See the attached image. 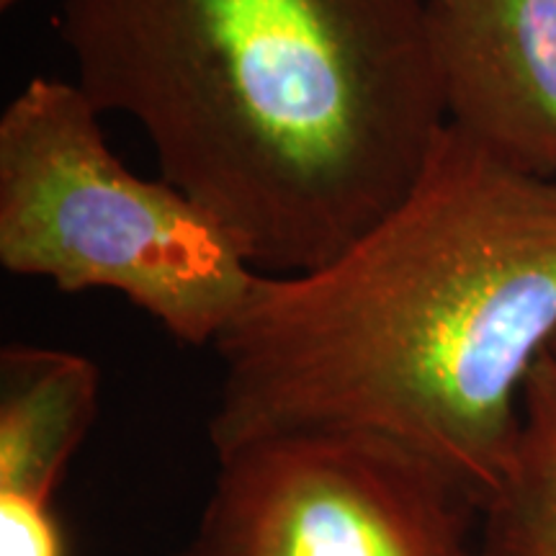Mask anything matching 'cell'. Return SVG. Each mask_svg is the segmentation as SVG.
Returning a JSON list of instances; mask_svg holds the SVG:
<instances>
[{
	"mask_svg": "<svg viewBox=\"0 0 556 556\" xmlns=\"http://www.w3.org/2000/svg\"><path fill=\"white\" fill-rule=\"evenodd\" d=\"M101 402V371L62 348L0 351V495L52 505Z\"/></svg>",
	"mask_w": 556,
	"mask_h": 556,
	"instance_id": "6",
	"label": "cell"
},
{
	"mask_svg": "<svg viewBox=\"0 0 556 556\" xmlns=\"http://www.w3.org/2000/svg\"><path fill=\"white\" fill-rule=\"evenodd\" d=\"M548 353H552V358L556 361V336H554V340H552V345H548Z\"/></svg>",
	"mask_w": 556,
	"mask_h": 556,
	"instance_id": "10",
	"label": "cell"
},
{
	"mask_svg": "<svg viewBox=\"0 0 556 556\" xmlns=\"http://www.w3.org/2000/svg\"><path fill=\"white\" fill-rule=\"evenodd\" d=\"M21 3H26V0H0V11H13V9H18Z\"/></svg>",
	"mask_w": 556,
	"mask_h": 556,
	"instance_id": "9",
	"label": "cell"
},
{
	"mask_svg": "<svg viewBox=\"0 0 556 556\" xmlns=\"http://www.w3.org/2000/svg\"><path fill=\"white\" fill-rule=\"evenodd\" d=\"M0 263L65 294L116 291L186 345H214L261 270L212 214L109 150L78 83L37 75L0 116Z\"/></svg>",
	"mask_w": 556,
	"mask_h": 556,
	"instance_id": "3",
	"label": "cell"
},
{
	"mask_svg": "<svg viewBox=\"0 0 556 556\" xmlns=\"http://www.w3.org/2000/svg\"><path fill=\"white\" fill-rule=\"evenodd\" d=\"M479 556H556V361L548 351L523 384L510 467L482 507Z\"/></svg>",
	"mask_w": 556,
	"mask_h": 556,
	"instance_id": "7",
	"label": "cell"
},
{
	"mask_svg": "<svg viewBox=\"0 0 556 556\" xmlns=\"http://www.w3.org/2000/svg\"><path fill=\"white\" fill-rule=\"evenodd\" d=\"M0 556H65L52 505L0 495Z\"/></svg>",
	"mask_w": 556,
	"mask_h": 556,
	"instance_id": "8",
	"label": "cell"
},
{
	"mask_svg": "<svg viewBox=\"0 0 556 556\" xmlns=\"http://www.w3.org/2000/svg\"><path fill=\"white\" fill-rule=\"evenodd\" d=\"M99 114L261 274L330 263L413 189L446 127L430 0H60Z\"/></svg>",
	"mask_w": 556,
	"mask_h": 556,
	"instance_id": "2",
	"label": "cell"
},
{
	"mask_svg": "<svg viewBox=\"0 0 556 556\" xmlns=\"http://www.w3.org/2000/svg\"><path fill=\"white\" fill-rule=\"evenodd\" d=\"M556 336V178L454 124L413 189L330 263L258 274L214 343V456L263 435L361 430L503 484L520 394Z\"/></svg>",
	"mask_w": 556,
	"mask_h": 556,
	"instance_id": "1",
	"label": "cell"
},
{
	"mask_svg": "<svg viewBox=\"0 0 556 556\" xmlns=\"http://www.w3.org/2000/svg\"><path fill=\"white\" fill-rule=\"evenodd\" d=\"M482 503L392 438L263 435L217 454L178 556H479Z\"/></svg>",
	"mask_w": 556,
	"mask_h": 556,
	"instance_id": "4",
	"label": "cell"
},
{
	"mask_svg": "<svg viewBox=\"0 0 556 556\" xmlns=\"http://www.w3.org/2000/svg\"><path fill=\"white\" fill-rule=\"evenodd\" d=\"M446 119L556 178V0H430Z\"/></svg>",
	"mask_w": 556,
	"mask_h": 556,
	"instance_id": "5",
	"label": "cell"
}]
</instances>
